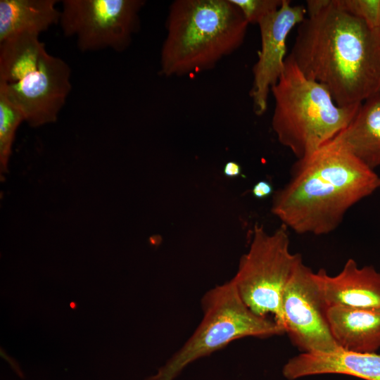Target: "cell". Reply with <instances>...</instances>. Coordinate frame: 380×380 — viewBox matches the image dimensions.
Returning a JSON list of instances; mask_svg holds the SVG:
<instances>
[{
	"instance_id": "ac0fdd59",
	"label": "cell",
	"mask_w": 380,
	"mask_h": 380,
	"mask_svg": "<svg viewBox=\"0 0 380 380\" xmlns=\"http://www.w3.org/2000/svg\"><path fill=\"white\" fill-rule=\"evenodd\" d=\"M241 12L248 24H258L262 19L276 12L282 0H230Z\"/></svg>"
},
{
	"instance_id": "e0dca14e",
	"label": "cell",
	"mask_w": 380,
	"mask_h": 380,
	"mask_svg": "<svg viewBox=\"0 0 380 380\" xmlns=\"http://www.w3.org/2000/svg\"><path fill=\"white\" fill-rule=\"evenodd\" d=\"M346 11L380 32V0H338Z\"/></svg>"
},
{
	"instance_id": "4fadbf2b",
	"label": "cell",
	"mask_w": 380,
	"mask_h": 380,
	"mask_svg": "<svg viewBox=\"0 0 380 380\" xmlns=\"http://www.w3.org/2000/svg\"><path fill=\"white\" fill-rule=\"evenodd\" d=\"M327 318L338 348L376 353L380 348V307L331 306Z\"/></svg>"
},
{
	"instance_id": "6da1fadb",
	"label": "cell",
	"mask_w": 380,
	"mask_h": 380,
	"mask_svg": "<svg viewBox=\"0 0 380 380\" xmlns=\"http://www.w3.org/2000/svg\"><path fill=\"white\" fill-rule=\"evenodd\" d=\"M287 56L308 79L324 85L339 106L360 105L380 92V32L338 0L308 1Z\"/></svg>"
},
{
	"instance_id": "5b68a950",
	"label": "cell",
	"mask_w": 380,
	"mask_h": 380,
	"mask_svg": "<svg viewBox=\"0 0 380 380\" xmlns=\"http://www.w3.org/2000/svg\"><path fill=\"white\" fill-rule=\"evenodd\" d=\"M71 70L49 53L39 35L22 33L0 42V93L38 127L56 121L70 92Z\"/></svg>"
},
{
	"instance_id": "30bf717a",
	"label": "cell",
	"mask_w": 380,
	"mask_h": 380,
	"mask_svg": "<svg viewBox=\"0 0 380 380\" xmlns=\"http://www.w3.org/2000/svg\"><path fill=\"white\" fill-rule=\"evenodd\" d=\"M306 8L292 6L282 0L280 8L262 19L260 28L261 46L253 68V84L250 96L253 111L262 115L267 108L272 87L279 80L284 67L286 39L289 32L305 18Z\"/></svg>"
},
{
	"instance_id": "2e32d148",
	"label": "cell",
	"mask_w": 380,
	"mask_h": 380,
	"mask_svg": "<svg viewBox=\"0 0 380 380\" xmlns=\"http://www.w3.org/2000/svg\"><path fill=\"white\" fill-rule=\"evenodd\" d=\"M25 121L21 111L0 93V174L1 180L8 171L16 130Z\"/></svg>"
},
{
	"instance_id": "44dd1931",
	"label": "cell",
	"mask_w": 380,
	"mask_h": 380,
	"mask_svg": "<svg viewBox=\"0 0 380 380\" xmlns=\"http://www.w3.org/2000/svg\"><path fill=\"white\" fill-rule=\"evenodd\" d=\"M70 306L72 308V309H75L77 308V304L74 302H72L70 303Z\"/></svg>"
},
{
	"instance_id": "ffe728a7",
	"label": "cell",
	"mask_w": 380,
	"mask_h": 380,
	"mask_svg": "<svg viewBox=\"0 0 380 380\" xmlns=\"http://www.w3.org/2000/svg\"><path fill=\"white\" fill-rule=\"evenodd\" d=\"M223 172L227 177H236L241 175V167L235 161H228L224 166Z\"/></svg>"
},
{
	"instance_id": "5bb4252c",
	"label": "cell",
	"mask_w": 380,
	"mask_h": 380,
	"mask_svg": "<svg viewBox=\"0 0 380 380\" xmlns=\"http://www.w3.org/2000/svg\"><path fill=\"white\" fill-rule=\"evenodd\" d=\"M333 140L371 170L380 167V92L361 103Z\"/></svg>"
},
{
	"instance_id": "52a82bcc",
	"label": "cell",
	"mask_w": 380,
	"mask_h": 380,
	"mask_svg": "<svg viewBox=\"0 0 380 380\" xmlns=\"http://www.w3.org/2000/svg\"><path fill=\"white\" fill-rule=\"evenodd\" d=\"M288 229L281 224L268 234L262 225L256 224L249 249L241 257L236 274L231 279L253 312L264 317L270 314L284 328L283 292L302 258L299 253L290 251Z\"/></svg>"
},
{
	"instance_id": "9c48e42d",
	"label": "cell",
	"mask_w": 380,
	"mask_h": 380,
	"mask_svg": "<svg viewBox=\"0 0 380 380\" xmlns=\"http://www.w3.org/2000/svg\"><path fill=\"white\" fill-rule=\"evenodd\" d=\"M281 308L286 333L302 353H328L338 348L316 273L302 258L285 286Z\"/></svg>"
},
{
	"instance_id": "7a4b0ae2",
	"label": "cell",
	"mask_w": 380,
	"mask_h": 380,
	"mask_svg": "<svg viewBox=\"0 0 380 380\" xmlns=\"http://www.w3.org/2000/svg\"><path fill=\"white\" fill-rule=\"evenodd\" d=\"M380 187V177L333 139L297 159L274 193L272 213L298 234H327L348 210Z\"/></svg>"
},
{
	"instance_id": "277c9868",
	"label": "cell",
	"mask_w": 380,
	"mask_h": 380,
	"mask_svg": "<svg viewBox=\"0 0 380 380\" xmlns=\"http://www.w3.org/2000/svg\"><path fill=\"white\" fill-rule=\"evenodd\" d=\"M270 92L274 101L272 127L297 159L331 141L361 105L339 106L324 85L306 77L288 56Z\"/></svg>"
},
{
	"instance_id": "d6986e66",
	"label": "cell",
	"mask_w": 380,
	"mask_h": 380,
	"mask_svg": "<svg viewBox=\"0 0 380 380\" xmlns=\"http://www.w3.org/2000/svg\"><path fill=\"white\" fill-rule=\"evenodd\" d=\"M273 194L272 184L267 181L257 182L252 189V194L257 198H265Z\"/></svg>"
},
{
	"instance_id": "8fae6325",
	"label": "cell",
	"mask_w": 380,
	"mask_h": 380,
	"mask_svg": "<svg viewBox=\"0 0 380 380\" xmlns=\"http://www.w3.org/2000/svg\"><path fill=\"white\" fill-rule=\"evenodd\" d=\"M289 380L319 374H344L364 380H380V354L338 348L328 353H302L282 369Z\"/></svg>"
},
{
	"instance_id": "9a60e30c",
	"label": "cell",
	"mask_w": 380,
	"mask_h": 380,
	"mask_svg": "<svg viewBox=\"0 0 380 380\" xmlns=\"http://www.w3.org/2000/svg\"><path fill=\"white\" fill-rule=\"evenodd\" d=\"M56 0H0V42L22 33L39 35L60 20Z\"/></svg>"
},
{
	"instance_id": "7c38bea8",
	"label": "cell",
	"mask_w": 380,
	"mask_h": 380,
	"mask_svg": "<svg viewBox=\"0 0 380 380\" xmlns=\"http://www.w3.org/2000/svg\"><path fill=\"white\" fill-rule=\"evenodd\" d=\"M316 276L328 307H380V272L372 266L359 267L348 259L336 275L320 269Z\"/></svg>"
},
{
	"instance_id": "ba28073f",
	"label": "cell",
	"mask_w": 380,
	"mask_h": 380,
	"mask_svg": "<svg viewBox=\"0 0 380 380\" xmlns=\"http://www.w3.org/2000/svg\"><path fill=\"white\" fill-rule=\"evenodd\" d=\"M143 0H64L59 23L83 51L126 50L140 26Z\"/></svg>"
},
{
	"instance_id": "8992f818",
	"label": "cell",
	"mask_w": 380,
	"mask_h": 380,
	"mask_svg": "<svg viewBox=\"0 0 380 380\" xmlns=\"http://www.w3.org/2000/svg\"><path fill=\"white\" fill-rule=\"evenodd\" d=\"M203 318L190 338L146 380H175L191 362L244 337L266 338L286 333L274 319L253 312L232 280L208 291L201 298Z\"/></svg>"
},
{
	"instance_id": "3957f363",
	"label": "cell",
	"mask_w": 380,
	"mask_h": 380,
	"mask_svg": "<svg viewBox=\"0 0 380 380\" xmlns=\"http://www.w3.org/2000/svg\"><path fill=\"white\" fill-rule=\"evenodd\" d=\"M165 26L159 72L169 77L213 68L241 46L248 23L230 0H175Z\"/></svg>"
}]
</instances>
